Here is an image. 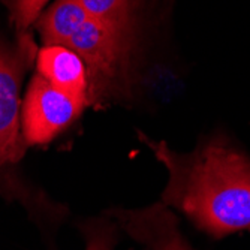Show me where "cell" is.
Returning a JSON list of instances; mask_svg holds the SVG:
<instances>
[{
  "mask_svg": "<svg viewBox=\"0 0 250 250\" xmlns=\"http://www.w3.org/2000/svg\"><path fill=\"white\" fill-rule=\"evenodd\" d=\"M85 250H112L114 247V229L109 223H92L84 228Z\"/></svg>",
  "mask_w": 250,
  "mask_h": 250,
  "instance_id": "obj_10",
  "label": "cell"
},
{
  "mask_svg": "<svg viewBox=\"0 0 250 250\" xmlns=\"http://www.w3.org/2000/svg\"><path fill=\"white\" fill-rule=\"evenodd\" d=\"M87 18L88 15L80 0H56L41 14L35 27L45 45L67 47Z\"/></svg>",
  "mask_w": 250,
  "mask_h": 250,
  "instance_id": "obj_7",
  "label": "cell"
},
{
  "mask_svg": "<svg viewBox=\"0 0 250 250\" xmlns=\"http://www.w3.org/2000/svg\"><path fill=\"white\" fill-rule=\"evenodd\" d=\"M135 47V26L87 18L67 43L84 62L88 77V105L127 92Z\"/></svg>",
  "mask_w": 250,
  "mask_h": 250,
  "instance_id": "obj_2",
  "label": "cell"
},
{
  "mask_svg": "<svg viewBox=\"0 0 250 250\" xmlns=\"http://www.w3.org/2000/svg\"><path fill=\"white\" fill-rule=\"evenodd\" d=\"M108 214L148 250H195L181 234L177 216L162 201L140 210H109Z\"/></svg>",
  "mask_w": 250,
  "mask_h": 250,
  "instance_id": "obj_5",
  "label": "cell"
},
{
  "mask_svg": "<svg viewBox=\"0 0 250 250\" xmlns=\"http://www.w3.org/2000/svg\"><path fill=\"white\" fill-rule=\"evenodd\" d=\"M87 15L105 22H133V0H80Z\"/></svg>",
  "mask_w": 250,
  "mask_h": 250,
  "instance_id": "obj_8",
  "label": "cell"
},
{
  "mask_svg": "<svg viewBox=\"0 0 250 250\" xmlns=\"http://www.w3.org/2000/svg\"><path fill=\"white\" fill-rule=\"evenodd\" d=\"M38 54L29 32L8 41L0 35V168L17 164L24 154L21 135V85Z\"/></svg>",
  "mask_w": 250,
  "mask_h": 250,
  "instance_id": "obj_3",
  "label": "cell"
},
{
  "mask_svg": "<svg viewBox=\"0 0 250 250\" xmlns=\"http://www.w3.org/2000/svg\"><path fill=\"white\" fill-rule=\"evenodd\" d=\"M36 72L54 88L88 105V77L83 59L63 45H43L36 54Z\"/></svg>",
  "mask_w": 250,
  "mask_h": 250,
  "instance_id": "obj_6",
  "label": "cell"
},
{
  "mask_svg": "<svg viewBox=\"0 0 250 250\" xmlns=\"http://www.w3.org/2000/svg\"><path fill=\"white\" fill-rule=\"evenodd\" d=\"M85 106L54 88L36 72L21 104V135L26 146L53 141L81 116Z\"/></svg>",
  "mask_w": 250,
  "mask_h": 250,
  "instance_id": "obj_4",
  "label": "cell"
},
{
  "mask_svg": "<svg viewBox=\"0 0 250 250\" xmlns=\"http://www.w3.org/2000/svg\"><path fill=\"white\" fill-rule=\"evenodd\" d=\"M8 9L17 33H26L45 11L50 0H0Z\"/></svg>",
  "mask_w": 250,
  "mask_h": 250,
  "instance_id": "obj_9",
  "label": "cell"
},
{
  "mask_svg": "<svg viewBox=\"0 0 250 250\" xmlns=\"http://www.w3.org/2000/svg\"><path fill=\"white\" fill-rule=\"evenodd\" d=\"M168 171L162 193L167 207L177 208L213 238L250 232V156L226 138L214 136L190 153H177L165 141L140 132Z\"/></svg>",
  "mask_w": 250,
  "mask_h": 250,
  "instance_id": "obj_1",
  "label": "cell"
}]
</instances>
